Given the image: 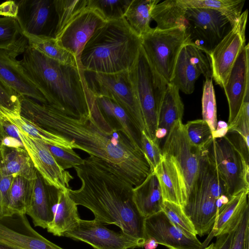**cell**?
<instances>
[{
  "mask_svg": "<svg viewBox=\"0 0 249 249\" xmlns=\"http://www.w3.org/2000/svg\"><path fill=\"white\" fill-rule=\"evenodd\" d=\"M133 201L145 218L162 211L164 200L157 177L151 172L139 185L132 189Z\"/></svg>",
  "mask_w": 249,
  "mask_h": 249,
  "instance_id": "cell-23",
  "label": "cell"
},
{
  "mask_svg": "<svg viewBox=\"0 0 249 249\" xmlns=\"http://www.w3.org/2000/svg\"><path fill=\"white\" fill-rule=\"evenodd\" d=\"M18 132L34 167L45 182L58 189L67 190L71 188L70 182L73 177L57 164L47 144L29 136L18 128Z\"/></svg>",
  "mask_w": 249,
  "mask_h": 249,
  "instance_id": "cell-14",
  "label": "cell"
},
{
  "mask_svg": "<svg viewBox=\"0 0 249 249\" xmlns=\"http://www.w3.org/2000/svg\"><path fill=\"white\" fill-rule=\"evenodd\" d=\"M248 12H243L236 24L207 55L211 66L212 78L223 88L230 73L246 45V28Z\"/></svg>",
  "mask_w": 249,
  "mask_h": 249,
  "instance_id": "cell-10",
  "label": "cell"
},
{
  "mask_svg": "<svg viewBox=\"0 0 249 249\" xmlns=\"http://www.w3.org/2000/svg\"><path fill=\"white\" fill-rule=\"evenodd\" d=\"M249 210L236 227L230 249H249Z\"/></svg>",
  "mask_w": 249,
  "mask_h": 249,
  "instance_id": "cell-43",
  "label": "cell"
},
{
  "mask_svg": "<svg viewBox=\"0 0 249 249\" xmlns=\"http://www.w3.org/2000/svg\"><path fill=\"white\" fill-rule=\"evenodd\" d=\"M19 60L48 104L74 117L89 113V91L81 65L64 64L25 46Z\"/></svg>",
  "mask_w": 249,
  "mask_h": 249,
  "instance_id": "cell-3",
  "label": "cell"
},
{
  "mask_svg": "<svg viewBox=\"0 0 249 249\" xmlns=\"http://www.w3.org/2000/svg\"><path fill=\"white\" fill-rule=\"evenodd\" d=\"M187 9L182 0H166L154 6L151 17L156 22L157 28L170 29L186 25L185 14Z\"/></svg>",
  "mask_w": 249,
  "mask_h": 249,
  "instance_id": "cell-29",
  "label": "cell"
},
{
  "mask_svg": "<svg viewBox=\"0 0 249 249\" xmlns=\"http://www.w3.org/2000/svg\"><path fill=\"white\" fill-rule=\"evenodd\" d=\"M20 115L33 124L72 142L80 149L107 163L134 187L152 172L140 147L108 123L96 122L89 112L69 116L48 104L20 96Z\"/></svg>",
  "mask_w": 249,
  "mask_h": 249,
  "instance_id": "cell-1",
  "label": "cell"
},
{
  "mask_svg": "<svg viewBox=\"0 0 249 249\" xmlns=\"http://www.w3.org/2000/svg\"><path fill=\"white\" fill-rule=\"evenodd\" d=\"M186 26L194 43L205 53L226 34L230 23L220 13L209 8H189L185 14Z\"/></svg>",
  "mask_w": 249,
  "mask_h": 249,
  "instance_id": "cell-11",
  "label": "cell"
},
{
  "mask_svg": "<svg viewBox=\"0 0 249 249\" xmlns=\"http://www.w3.org/2000/svg\"><path fill=\"white\" fill-rule=\"evenodd\" d=\"M187 8H209L222 14L228 20L231 28L239 20L245 3L244 0H182Z\"/></svg>",
  "mask_w": 249,
  "mask_h": 249,
  "instance_id": "cell-34",
  "label": "cell"
},
{
  "mask_svg": "<svg viewBox=\"0 0 249 249\" xmlns=\"http://www.w3.org/2000/svg\"><path fill=\"white\" fill-rule=\"evenodd\" d=\"M173 161L181 181L183 205L194 192L199 172L200 148L190 142L182 121H176L165 138L161 149Z\"/></svg>",
  "mask_w": 249,
  "mask_h": 249,
  "instance_id": "cell-9",
  "label": "cell"
},
{
  "mask_svg": "<svg viewBox=\"0 0 249 249\" xmlns=\"http://www.w3.org/2000/svg\"><path fill=\"white\" fill-rule=\"evenodd\" d=\"M18 51L0 49V81L18 95L48 104L44 96L24 71L17 57Z\"/></svg>",
  "mask_w": 249,
  "mask_h": 249,
  "instance_id": "cell-17",
  "label": "cell"
},
{
  "mask_svg": "<svg viewBox=\"0 0 249 249\" xmlns=\"http://www.w3.org/2000/svg\"><path fill=\"white\" fill-rule=\"evenodd\" d=\"M84 160L83 164L74 167L81 186L69 189L71 198L77 205L90 210L95 220L119 227L143 247L145 218L133 201L134 187L101 159L90 155Z\"/></svg>",
  "mask_w": 249,
  "mask_h": 249,
  "instance_id": "cell-2",
  "label": "cell"
},
{
  "mask_svg": "<svg viewBox=\"0 0 249 249\" xmlns=\"http://www.w3.org/2000/svg\"><path fill=\"white\" fill-rule=\"evenodd\" d=\"M59 190L48 185L37 171L30 205L26 213L32 218L35 226L47 229L53 221Z\"/></svg>",
  "mask_w": 249,
  "mask_h": 249,
  "instance_id": "cell-20",
  "label": "cell"
},
{
  "mask_svg": "<svg viewBox=\"0 0 249 249\" xmlns=\"http://www.w3.org/2000/svg\"><path fill=\"white\" fill-rule=\"evenodd\" d=\"M0 249H19L0 241Z\"/></svg>",
  "mask_w": 249,
  "mask_h": 249,
  "instance_id": "cell-51",
  "label": "cell"
},
{
  "mask_svg": "<svg viewBox=\"0 0 249 249\" xmlns=\"http://www.w3.org/2000/svg\"><path fill=\"white\" fill-rule=\"evenodd\" d=\"M184 128L191 143L199 148L213 139L209 125L202 119L188 121L184 124Z\"/></svg>",
  "mask_w": 249,
  "mask_h": 249,
  "instance_id": "cell-40",
  "label": "cell"
},
{
  "mask_svg": "<svg viewBox=\"0 0 249 249\" xmlns=\"http://www.w3.org/2000/svg\"><path fill=\"white\" fill-rule=\"evenodd\" d=\"M141 147L152 172L163 157L159 142L152 140L145 132L142 131L141 134Z\"/></svg>",
  "mask_w": 249,
  "mask_h": 249,
  "instance_id": "cell-42",
  "label": "cell"
},
{
  "mask_svg": "<svg viewBox=\"0 0 249 249\" xmlns=\"http://www.w3.org/2000/svg\"><path fill=\"white\" fill-rule=\"evenodd\" d=\"M0 171L6 176L36 178L37 170L25 149L0 145Z\"/></svg>",
  "mask_w": 249,
  "mask_h": 249,
  "instance_id": "cell-25",
  "label": "cell"
},
{
  "mask_svg": "<svg viewBox=\"0 0 249 249\" xmlns=\"http://www.w3.org/2000/svg\"><path fill=\"white\" fill-rule=\"evenodd\" d=\"M14 178L0 171V217L8 215V193Z\"/></svg>",
  "mask_w": 249,
  "mask_h": 249,
  "instance_id": "cell-45",
  "label": "cell"
},
{
  "mask_svg": "<svg viewBox=\"0 0 249 249\" xmlns=\"http://www.w3.org/2000/svg\"><path fill=\"white\" fill-rule=\"evenodd\" d=\"M201 249H215L214 243H212L210 244V245L207 246L206 247Z\"/></svg>",
  "mask_w": 249,
  "mask_h": 249,
  "instance_id": "cell-52",
  "label": "cell"
},
{
  "mask_svg": "<svg viewBox=\"0 0 249 249\" xmlns=\"http://www.w3.org/2000/svg\"><path fill=\"white\" fill-rule=\"evenodd\" d=\"M194 43L184 46L175 67L171 83L186 94L192 93L195 83L201 74L212 78L209 59ZM213 79V78H212Z\"/></svg>",
  "mask_w": 249,
  "mask_h": 249,
  "instance_id": "cell-15",
  "label": "cell"
},
{
  "mask_svg": "<svg viewBox=\"0 0 249 249\" xmlns=\"http://www.w3.org/2000/svg\"><path fill=\"white\" fill-rule=\"evenodd\" d=\"M162 211L171 222L185 234L190 237H196L193 224L180 205L164 201Z\"/></svg>",
  "mask_w": 249,
  "mask_h": 249,
  "instance_id": "cell-39",
  "label": "cell"
},
{
  "mask_svg": "<svg viewBox=\"0 0 249 249\" xmlns=\"http://www.w3.org/2000/svg\"><path fill=\"white\" fill-rule=\"evenodd\" d=\"M94 97L99 110L111 126L116 130L122 131L135 146L141 148V134L126 111L109 98Z\"/></svg>",
  "mask_w": 249,
  "mask_h": 249,
  "instance_id": "cell-24",
  "label": "cell"
},
{
  "mask_svg": "<svg viewBox=\"0 0 249 249\" xmlns=\"http://www.w3.org/2000/svg\"><path fill=\"white\" fill-rule=\"evenodd\" d=\"M1 145V143H0V145Z\"/></svg>",
  "mask_w": 249,
  "mask_h": 249,
  "instance_id": "cell-53",
  "label": "cell"
},
{
  "mask_svg": "<svg viewBox=\"0 0 249 249\" xmlns=\"http://www.w3.org/2000/svg\"><path fill=\"white\" fill-rule=\"evenodd\" d=\"M179 91L173 84H168L158 111V128L169 132L176 121H182L184 105Z\"/></svg>",
  "mask_w": 249,
  "mask_h": 249,
  "instance_id": "cell-31",
  "label": "cell"
},
{
  "mask_svg": "<svg viewBox=\"0 0 249 249\" xmlns=\"http://www.w3.org/2000/svg\"><path fill=\"white\" fill-rule=\"evenodd\" d=\"M28 45L45 56L60 63L71 65H80L76 58L62 47L53 36L36 35L22 31Z\"/></svg>",
  "mask_w": 249,
  "mask_h": 249,
  "instance_id": "cell-30",
  "label": "cell"
},
{
  "mask_svg": "<svg viewBox=\"0 0 249 249\" xmlns=\"http://www.w3.org/2000/svg\"><path fill=\"white\" fill-rule=\"evenodd\" d=\"M18 6L14 0L5 1L0 4V17L17 19Z\"/></svg>",
  "mask_w": 249,
  "mask_h": 249,
  "instance_id": "cell-46",
  "label": "cell"
},
{
  "mask_svg": "<svg viewBox=\"0 0 249 249\" xmlns=\"http://www.w3.org/2000/svg\"><path fill=\"white\" fill-rule=\"evenodd\" d=\"M228 132V124L223 121L217 122L215 129L212 132L213 139L220 138L225 136Z\"/></svg>",
  "mask_w": 249,
  "mask_h": 249,
  "instance_id": "cell-48",
  "label": "cell"
},
{
  "mask_svg": "<svg viewBox=\"0 0 249 249\" xmlns=\"http://www.w3.org/2000/svg\"><path fill=\"white\" fill-rule=\"evenodd\" d=\"M144 236L145 243L152 240L169 249L204 248L197 237L188 236L176 227L163 211L145 219Z\"/></svg>",
  "mask_w": 249,
  "mask_h": 249,
  "instance_id": "cell-16",
  "label": "cell"
},
{
  "mask_svg": "<svg viewBox=\"0 0 249 249\" xmlns=\"http://www.w3.org/2000/svg\"><path fill=\"white\" fill-rule=\"evenodd\" d=\"M182 208L193 224L196 235L210 233L218 211L215 199L197 185Z\"/></svg>",
  "mask_w": 249,
  "mask_h": 249,
  "instance_id": "cell-21",
  "label": "cell"
},
{
  "mask_svg": "<svg viewBox=\"0 0 249 249\" xmlns=\"http://www.w3.org/2000/svg\"><path fill=\"white\" fill-rule=\"evenodd\" d=\"M142 37L124 18L99 27L84 46L79 62L84 71L102 73L128 71L142 47Z\"/></svg>",
  "mask_w": 249,
  "mask_h": 249,
  "instance_id": "cell-4",
  "label": "cell"
},
{
  "mask_svg": "<svg viewBox=\"0 0 249 249\" xmlns=\"http://www.w3.org/2000/svg\"><path fill=\"white\" fill-rule=\"evenodd\" d=\"M249 190H243L234 195L226 204L219 209L212 229L207 239L202 243L204 248L207 246L213 237L236 228L249 208Z\"/></svg>",
  "mask_w": 249,
  "mask_h": 249,
  "instance_id": "cell-22",
  "label": "cell"
},
{
  "mask_svg": "<svg viewBox=\"0 0 249 249\" xmlns=\"http://www.w3.org/2000/svg\"><path fill=\"white\" fill-rule=\"evenodd\" d=\"M63 236L85 242L94 249H133L142 248L136 239L124 233L118 232L106 227L95 219H80Z\"/></svg>",
  "mask_w": 249,
  "mask_h": 249,
  "instance_id": "cell-12",
  "label": "cell"
},
{
  "mask_svg": "<svg viewBox=\"0 0 249 249\" xmlns=\"http://www.w3.org/2000/svg\"><path fill=\"white\" fill-rule=\"evenodd\" d=\"M53 4L57 16L54 37L75 15L87 6L88 0H55Z\"/></svg>",
  "mask_w": 249,
  "mask_h": 249,
  "instance_id": "cell-37",
  "label": "cell"
},
{
  "mask_svg": "<svg viewBox=\"0 0 249 249\" xmlns=\"http://www.w3.org/2000/svg\"><path fill=\"white\" fill-rule=\"evenodd\" d=\"M142 38V47L149 62L168 83H171L180 51L193 43L186 25L166 30L152 28Z\"/></svg>",
  "mask_w": 249,
  "mask_h": 249,
  "instance_id": "cell-6",
  "label": "cell"
},
{
  "mask_svg": "<svg viewBox=\"0 0 249 249\" xmlns=\"http://www.w3.org/2000/svg\"><path fill=\"white\" fill-rule=\"evenodd\" d=\"M34 180L19 176L14 178L8 193V215L26 214L31 201Z\"/></svg>",
  "mask_w": 249,
  "mask_h": 249,
  "instance_id": "cell-33",
  "label": "cell"
},
{
  "mask_svg": "<svg viewBox=\"0 0 249 249\" xmlns=\"http://www.w3.org/2000/svg\"><path fill=\"white\" fill-rule=\"evenodd\" d=\"M201 103L202 120L208 124L213 132L216 127L217 120L216 98L212 78L205 79Z\"/></svg>",
  "mask_w": 249,
  "mask_h": 249,
  "instance_id": "cell-38",
  "label": "cell"
},
{
  "mask_svg": "<svg viewBox=\"0 0 249 249\" xmlns=\"http://www.w3.org/2000/svg\"><path fill=\"white\" fill-rule=\"evenodd\" d=\"M68 190H59L58 199L54 217L47 228L49 232L55 236H63L80 219L78 215L77 205L70 197Z\"/></svg>",
  "mask_w": 249,
  "mask_h": 249,
  "instance_id": "cell-28",
  "label": "cell"
},
{
  "mask_svg": "<svg viewBox=\"0 0 249 249\" xmlns=\"http://www.w3.org/2000/svg\"><path fill=\"white\" fill-rule=\"evenodd\" d=\"M0 115L29 136L45 143L64 148H74V144L72 142L61 136L41 128L22 117L20 114L15 113L0 106Z\"/></svg>",
  "mask_w": 249,
  "mask_h": 249,
  "instance_id": "cell-27",
  "label": "cell"
},
{
  "mask_svg": "<svg viewBox=\"0 0 249 249\" xmlns=\"http://www.w3.org/2000/svg\"><path fill=\"white\" fill-rule=\"evenodd\" d=\"M235 229L217 236L215 249H230Z\"/></svg>",
  "mask_w": 249,
  "mask_h": 249,
  "instance_id": "cell-47",
  "label": "cell"
},
{
  "mask_svg": "<svg viewBox=\"0 0 249 249\" xmlns=\"http://www.w3.org/2000/svg\"><path fill=\"white\" fill-rule=\"evenodd\" d=\"M88 89L95 97L109 98L127 113L137 131H145L141 108L128 71L102 73L83 70Z\"/></svg>",
  "mask_w": 249,
  "mask_h": 249,
  "instance_id": "cell-7",
  "label": "cell"
},
{
  "mask_svg": "<svg viewBox=\"0 0 249 249\" xmlns=\"http://www.w3.org/2000/svg\"><path fill=\"white\" fill-rule=\"evenodd\" d=\"M157 245L153 240H149L145 242L143 247L145 249H154Z\"/></svg>",
  "mask_w": 249,
  "mask_h": 249,
  "instance_id": "cell-50",
  "label": "cell"
},
{
  "mask_svg": "<svg viewBox=\"0 0 249 249\" xmlns=\"http://www.w3.org/2000/svg\"><path fill=\"white\" fill-rule=\"evenodd\" d=\"M161 161L153 171L161 188L164 201L183 205V194L180 179L177 168L167 155L163 154Z\"/></svg>",
  "mask_w": 249,
  "mask_h": 249,
  "instance_id": "cell-26",
  "label": "cell"
},
{
  "mask_svg": "<svg viewBox=\"0 0 249 249\" xmlns=\"http://www.w3.org/2000/svg\"><path fill=\"white\" fill-rule=\"evenodd\" d=\"M160 2V0H131L124 18L140 36L148 33L152 28L150 27L151 11Z\"/></svg>",
  "mask_w": 249,
  "mask_h": 249,
  "instance_id": "cell-32",
  "label": "cell"
},
{
  "mask_svg": "<svg viewBox=\"0 0 249 249\" xmlns=\"http://www.w3.org/2000/svg\"><path fill=\"white\" fill-rule=\"evenodd\" d=\"M27 44L17 19L0 17V49L22 53Z\"/></svg>",
  "mask_w": 249,
  "mask_h": 249,
  "instance_id": "cell-35",
  "label": "cell"
},
{
  "mask_svg": "<svg viewBox=\"0 0 249 249\" xmlns=\"http://www.w3.org/2000/svg\"><path fill=\"white\" fill-rule=\"evenodd\" d=\"M223 89L229 105V125L236 117L246 94L249 92V43L240 53Z\"/></svg>",
  "mask_w": 249,
  "mask_h": 249,
  "instance_id": "cell-18",
  "label": "cell"
},
{
  "mask_svg": "<svg viewBox=\"0 0 249 249\" xmlns=\"http://www.w3.org/2000/svg\"><path fill=\"white\" fill-rule=\"evenodd\" d=\"M106 22L97 11L87 5L75 15L54 38L79 62L81 52L86 43Z\"/></svg>",
  "mask_w": 249,
  "mask_h": 249,
  "instance_id": "cell-13",
  "label": "cell"
},
{
  "mask_svg": "<svg viewBox=\"0 0 249 249\" xmlns=\"http://www.w3.org/2000/svg\"><path fill=\"white\" fill-rule=\"evenodd\" d=\"M168 131L163 128H158L156 132V138L159 142L163 138H165L168 134Z\"/></svg>",
  "mask_w": 249,
  "mask_h": 249,
  "instance_id": "cell-49",
  "label": "cell"
},
{
  "mask_svg": "<svg viewBox=\"0 0 249 249\" xmlns=\"http://www.w3.org/2000/svg\"><path fill=\"white\" fill-rule=\"evenodd\" d=\"M131 0H88V7L97 11L107 21L124 18Z\"/></svg>",
  "mask_w": 249,
  "mask_h": 249,
  "instance_id": "cell-36",
  "label": "cell"
},
{
  "mask_svg": "<svg viewBox=\"0 0 249 249\" xmlns=\"http://www.w3.org/2000/svg\"><path fill=\"white\" fill-rule=\"evenodd\" d=\"M18 14L17 18L22 31L36 35H45L52 23L57 19L53 0H25L18 3Z\"/></svg>",
  "mask_w": 249,
  "mask_h": 249,
  "instance_id": "cell-19",
  "label": "cell"
},
{
  "mask_svg": "<svg viewBox=\"0 0 249 249\" xmlns=\"http://www.w3.org/2000/svg\"><path fill=\"white\" fill-rule=\"evenodd\" d=\"M0 106L15 113L20 114L19 95L0 81Z\"/></svg>",
  "mask_w": 249,
  "mask_h": 249,
  "instance_id": "cell-44",
  "label": "cell"
},
{
  "mask_svg": "<svg viewBox=\"0 0 249 249\" xmlns=\"http://www.w3.org/2000/svg\"><path fill=\"white\" fill-rule=\"evenodd\" d=\"M47 145L57 164L64 170L74 168L84 163V159L72 149Z\"/></svg>",
  "mask_w": 249,
  "mask_h": 249,
  "instance_id": "cell-41",
  "label": "cell"
},
{
  "mask_svg": "<svg viewBox=\"0 0 249 249\" xmlns=\"http://www.w3.org/2000/svg\"><path fill=\"white\" fill-rule=\"evenodd\" d=\"M202 148L224 182L229 197L249 191V165L235 145L226 136L212 139Z\"/></svg>",
  "mask_w": 249,
  "mask_h": 249,
  "instance_id": "cell-8",
  "label": "cell"
},
{
  "mask_svg": "<svg viewBox=\"0 0 249 249\" xmlns=\"http://www.w3.org/2000/svg\"><path fill=\"white\" fill-rule=\"evenodd\" d=\"M128 72L141 108L145 132L152 140L158 141V111L168 83L149 62L142 47Z\"/></svg>",
  "mask_w": 249,
  "mask_h": 249,
  "instance_id": "cell-5",
  "label": "cell"
}]
</instances>
